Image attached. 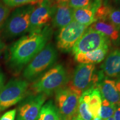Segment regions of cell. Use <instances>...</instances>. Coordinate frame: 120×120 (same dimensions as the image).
I'll return each mask as SVG.
<instances>
[{
  "label": "cell",
  "instance_id": "cell-1",
  "mask_svg": "<svg viewBox=\"0 0 120 120\" xmlns=\"http://www.w3.org/2000/svg\"><path fill=\"white\" fill-rule=\"evenodd\" d=\"M53 31L46 26L40 31L29 33L9 46L6 55V64L10 71L18 74L49 43Z\"/></svg>",
  "mask_w": 120,
  "mask_h": 120
},
{
  "label": "cell",
  "instance_id": "cell-2",
  "mask_svg": "<svg viewBox=\"0 0 120 120\" xmlns=\"http://www.w3.org/2000/svg\"><path fill=\"white\" fill-rule=\"evenodd\" d=\"M34 5L17 7L10 13L0 27V37L3 41H10L28 32L30 16Z\"/></svg>",
  "mask_w": 120,
  "mask_h": 120
},
{
  "label": "cell",
  "instance_id": "cell-3",
  "mask_svg": "<svg viewBox=\"0 0 120 120\" xmlns=\"http://www.w3.org/2000/svg\"><path fill=\"white\" fill-rule=\"evenodd\" d=\"M67 72L62 64H57L46 71L30 86L33 94L51 95L67 83Z\"/></svg>",
  "mask_w": 120,
  "mask_h": 120
},
{
  "label": "cell",
  "instance_id": "cell-4",
  "mask_svg": "<svg viewBox=\"0 0 120 120\" xmlns=\"http://www.w3.org/2000/svg\"><path fill=\"white\" fill-rule=\"evenodd\" d=\"M58 57L57 49L49 43L25 67L23 76L27 81H34L53 67Z\"/></svg>",
  "mask_w": 120,
  "mask_h": 120
},
{
  "label": "cell",
  "instance_id": "cell-5",
  "mask_svg": "<svg viewBox=\"0 0 120 120\" xmlns=\"http://www.w3.org/2000/svg\"><path fill=\"white\" fill-rule=\"evenodd\" d=\"M95 71L94 64H80L75 68L68 86L80 94L90 88L95 87L104 78L102 72L97 74Z\"/></svg>",
  "mask_w": 120,
  "mask_h": 120
},
{
  "label": "cell",
  "instance_id": "cell-6",
  "mask_svg": "<svg viewBox=\"0 0 120 120\" xmlns=\"http://www.w3.org/2000/svg\"><path fill=\"white\" fill-rule=\"evenodd\" d=\"M29 83L26 79H12L0 91V112L19 103L26 96Z\"/></svg>",
  "mask_w": 120,
  "mask_h": 120
},
{
  "label": "cell",
  "instance_id": "cell-7",
  "mask_svg": "<svg viewBox=\"0 0 120 120\" xmlns=\"http://www.w3.org/2000/svg\"><path fill=\"white\" fill-rule=\"evenodd\" d=\"M81 96L68 86L57 90L55 92V102L60 115L68 120L77 115Z\"/></svg>",
  "mask_w": 120,
  "mask_h": 120
},
{
  "label": "cell",
  "instance_id": "cell-8",
  "mask_svg": "<svg viewBox=\"0 0 120 120\" xmlns=\"http://www.w3.org/2000/svg\"><path fill=\"white\" fill-rule=\"evenodd\" d=\"M56 6L55 0H41L39 2L31 13L28 32L40 31L49 26L53 19Z\"/></svg>",
  "mask_w": 120,
  "mask_h": 120
},
{
  "label": "cell",
  "instance_id": "cell-9",
  "mask_svg": "<svg viewBox=\"0 0 120 120\" xmlns=\"http://www.w3.org/2000/svg\"><path fill=\"white\" fill-rule=\"evenodd\" d=\"M111 41L101 32L89 27L73 46V55L85 53L100 49H109Z\"/></svg>",
  "mask_w": 120,
  "mask_h": 120
},
{
  "label": "cell",
  "instance_id": "cell-10",
  "mask_svg": "<svg viewBox=\"0 0 120 120\" xmlns=\"http://www.w3.org/2000/svg\"><path fill=\"white\" fill-rule=\"evenodd\" d=\"M88 27V26L73 21L68 25L60 29L57 37V49L62 52L72 51L73 46Z\"/></svg>",
  "mask_w": 120,
  "mask_h": 120
},
{
  "label": "cell",
  "instance_id": "cell-11",
  "mask_svg": "<svg viewBox=\"0 0 120 120\" xmlns=\"http://www.w3.org/2000/svg\"><path fill=\"white\" fill-rule=\"evenodd\" d=\"M47 96L43 94H40L25 97L18 106L16 120H37Z\"/></svg>",
  "mask_w": 120,
  "mask_h": 120
},
{
  "label": "cell",
  "instance_id": "cell-12",
  "mask_svg": "<svg viewBox=\"0 0 120 120\" xmlns=\"http://www.w3.org/2000/svg\"><path fill=\"white\" fill-rule=\"evenodd\" d=\"M56 3L52 26L54 28L61 29L73 21V9L68 5V2L56 1Z\"/></svg>",
  "mask_w": 120,
  "mask_h": 120
},
{
  "label": "cell",
  "instance_id": "cell-13",
  "mask_svg": "<svg viewBox=\"0 0 120 120\" xmlns=\"http://www.w3.org/2000/svg\"><path fill=\"white\" fill-rule=\"evenodd\" d=\"M101 4L102 0H94L86 7L73 9V21L87 26L91 25L96 21V12Z\"/></svg>",
  "mask_w": 120,
  "mask_h": 120
},
{
  "label": "cell",
  "instance_id": "cell-14",
  "mask_svg": "<svg viewBox=\"0 0 120 120\" xmlns=\"http://www.w3.org/2000/svg\"><path fill=\"white\" fill-rule=\"evenodd\" d=\"M96 87L102 98L105 99L116 106L120 105V94L116 87L115 80L105 78L97 83Z\"/></svg>",
  "mask_w": 120,
  "mask_h": 120
},
{
  "label": "cell",
  "instance_id": "cell-15",
  "mask_svg": "<svg viewBox=\"0 0 120 120\" xmlns=\"http://www.w3.org/2000/svg\"><path fill=\"white\" fill-rule=\"evenodd\" d=\"M101 68L106 77H120V49H115L109 54L101 65Z\"/></svg>",
  "mask_w": 120,
  "mask_h": 120
},
{
  "label": "cell",
  "instance_id": "cell-16",
  "mask_svg": "<svg viewBox=\"0 0 120 120\" xmlns=\"http://www.w3.org/2000/svg\"><path fill=\"white\" fill-rule=\"evenodd\" d=\"M81 97L85 100L93 118L99 116L101 107L102 97L96 87L90 88L82 93Z\"/></svg>",
  "mask_w": 120,
  "mask_h": 120
},
{
  "label": "cell",
  "instance_id": "cell-17",
  "mask_svg": "<svg viewBox=\"0 0 120 120\" xmlns=\"http://www.w3.org/2000/svg\"><path fill=\"white\" fill-rule=\"evenodd\" d=\"M90 27L101 32L110 41L116 42L120 38L119 28L116 27L108 20H97L93 23Z\"/></svg>",
  "mask_w": 120,
  "mask_h": 120
},
{
  "label": "cell",
  "instance_id": "cell-18",
  "mask_svg": "<svg viewBox=\"0 0 120 120\" xmlns=\"http://www.w3.org/2000/svg\"><path fill=\"white\" fill-rule=\"evenodd\" d=\"M108 51L109 49H100L85 53H79L75 55V59L79 64H98L105 59Z\"/></svg>",
  "mask_w": 120,
  "mask_h": 120
},
{
  "label": "cell",
  "instance_id": "cell-19",
  "mask_svg": "<svg viewBox=\"0 0 120 120\" xmlns=\"http://www.w3.org/2000/svg\"><path fill=\"white\" fill-rule=\"evenodd\" d=\"M60 117L61 115L56 105L49 100L41 107L37 120H60Z\"/></svg>",
  "mask_w": 120,
  "mask_h": 120
},
{
  "label": "cell",
  "instance_id": "cell-20",
  "mask_svg": "<svg viewBox=\"0 0 120 120\" xmlns=\"http://www.w3.org/2000/svg\"><path fill=\"white\" fill-rule=\"evenodd\" d=\"M116 109V105L110 103L105 99L102 98L101 107L99 116L103 120H107L113 116Z\"/></svg>",
  "mask_w": 120,
  "mask_h": 120
},
{
  "label": "cell",
  "instance_id": "cell-21",
  "mask_svg": "<svg viewBox=\"0 0 120 120\" xmlns=\"http://www.w3.org/2000/svg\"><path fill=\"white\" fill-rule=\"evenodd\" d=\"M77 116L81 120H92L93 117L88 110L87 105L81 97H79Z\"/></svg>",
  "mask_w": 120,
  "mask_h": 120
},
{
  "label": "cell",
  "instance_id": "cell-22",
  "mask_svg": "<svg viewBox=\"0 0 120 120\" xmlns=\"http://www.w3.org/2000/svg\"><path fill=\"white\" fill-rule=\"evenodd\" d=\"M41 0H2V3L9 8L19 7L23 6L34 5L37 4Z\"/></svg>",
  "mask_w": 120,
  "mask_h": 120
},
{
  "label": "cell",
  "instance_id": "cell-23",
  "mask_svg": "<svg viewBox=\"0 0 120 120\" xmlns=\"http://www.w3.org/2000/svg\"><path fill=\"white\" fill-rule=\"evenodd\" d=\"M106 20H108L120 29V10H116L111 7L106 16Z\"/></svg>",
  "mask_w": 120,
  "mask_h": 120
},
{
  "label": "cell",
  "instance_id": "cell-24",
  "mask_svg": "<svg viewBox=\"0 0 120 120\" xmlns=\"http://www.w3.org/2000/svg\"><path fill=\"white\" fill-rule=\"evenodd\" d=\"M92 0H68V4L72 8H83L89 6Z\"/></svg>",
  "mask_w": 120,
  "mask_h": 120
},
{
  "label": "cell",
  "instance_id": "cell-25",
  "mask_svg": "<svg viewBox=\"0 0 120 120\" xmlns=\"http://www.w3.org/2000/svg\"><path fill=\"white\" fill-rule=\"evenodd\" d=\"M11 13V9L0 2V27Z\"/></svg>",
  "mask_w": 120,
  "mask_h": 120
},
{
  "label": "cell",
  "instance_id": "cell-26",
  "mask_svg": "<svg viewBox=\"0 0 120 120\" xmlns=\"http://www.w3.org/2000/svg\"><path fill=\"white\" fill-rule=\"evenodd\" d=\"M16 109H11L4 113L0 117V120H15L16 115Z\"/></svg>",
  "mask_w": 120,
  "mask_h": 120
},
{
  "label": "cell",
  "instance_id": "cell-27",
  "mask_svg": "<svg viewBox=\"0 0 120 120\" xmlns=\"http://www.w3.org/2000/svg\"><path fill=\"white\" fill-rule=\"evenodd\" d=\"M4 81H5V77L2 70L0 68V91L4 86Z\"/></svg>",
  "mask_w": 120,
  "mask_h": 120
},
{
  "label": "cell",
  "instance_id": "cell-28",
  "mask_svg": "<svg viewBox=\"0 0 120 120\" xmlns=\"http://www.w3.org/2000/svg\"><path fill=\"white\" fill-rule=\"evenodd\" d=\"M115 120H120V105L116 106V109L113 115Z\"/></svg>",
  "mask_w": 120,
  "mask_h": 120
},
{
  "label": "cell",
  "instance_id": "cell-29",
  "mask_svg": "<svg viewBox=\"0 0 120 120\" xmlns=\"http://www.w3.org/2000/svg\"><path fill=\"white\" fill-rule=\"evenodd\" d=\"M4 49H5V44L0 37V56L4 51Z\"/></svg>",
  "mask_w": 120,
  "mask_h": 120
},
{
  "label": "cell",
  "instance_id": "cell-30",
  "mask_svg": "<svg viewBox=\"0 0 120 120\" xmlns=\"http://www.w3.org/2000/svg\"><path fill=\"white\" fill-rule=\"evenodd\" d=\"M115 83H116V87L117 88V90L120 94V77H118L116 80H115Z\"/></svg>",
  "mask_w": 120,
  "mask_h": 120
},
{
  "label": "cell",
  "instance_id": "cell-31",
  "mask_svg": "<svg viewBox=\"0 0 120 120\" xmlns=\"http://www.w3.org/2000/svg\"><path fill=\"white\" fill-rule=\"evenodd\" d=\"M71 120H81L79 118V117H78L77 115H76V116H75L74 117H73L72 118Z\"/></svg>",
  "mask_w": 120,
  "mask_h": 120
},
{
  "label": "cell",
  "instance_id": "cell-32",
  "mask_svg": "<svg viewBox=\"0 0 120 120\" xmlns=\"http://www.w3.org/2000/svg\"><path fill=\"white\" fill-rule=\"evenodd\" d=\"M92 120H103L102 119L100 116H98V117H96L93 118Z\"/></svg>",
  "mask_w": 120,
  "mask_h": 120
},
{
  "label": "cell",
  "instance_id": "cell-33",
  "mask_svg": "<svg viewBox=\"0 0 120 120\" xmlns=\"http://www.w3.org/2000/svg\"><path fill=\"white\" fill-rule=\"evenodd\" d=\"M60 120H67V118H64V117H62V116H61V117H60Z\"/></svg>",
  "mask_w": 120,
  "mask_h": 120
},
{
  "label": "cell",
  "instance_id": "cell-34",
  "mask_svg": "<svg viewBox=\"0 0 120 120\" xmlns=\"http://www.w3.org/2000/svg\"><path fill=\"white\" fill-rule=\"evenodd\" d=\"M115 120V119H114L113 116V117H110V118H108V119H107V120Z\"/></svg>",
  "mask_w": 120,
  "mask_h": 120
}]
</instances>
